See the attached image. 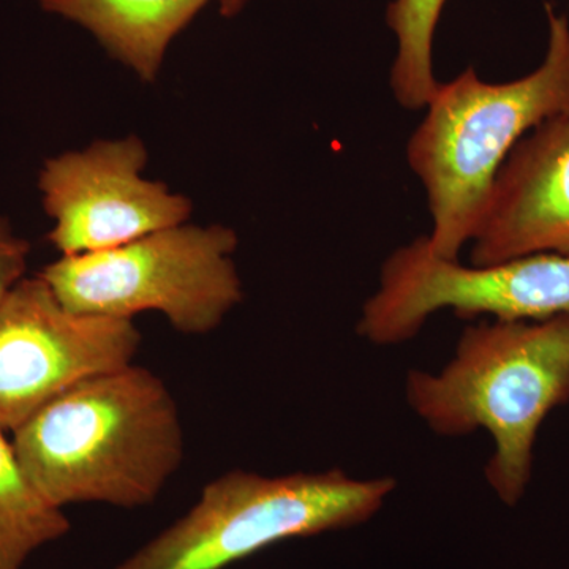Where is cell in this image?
Masks as SVG:
<instances>
[{"label":"cell","mask_w":569,"mask_h":569,"mask_svg":"<svg viewBox=\"0 0 569 569\" xmlns=\"http://www.w3.org/2000/svg\"><path fill=\"white\" fill-rule=\"evenodd\" d=\"M211 0H40L41 9L92 33L112 58L152 82L174 37Z\"/></svg>","instance_id":"obj_10"},{"label":"cell","mask_w":569,"mask_h":569,"mask_svg":"<svg viewBox=\"0 0 569 569\" xmlns=\"http://www.w3.org/2000/svg\"><path fill=\"white\" fill-rule=\"evenodd\" d=\"M236 249L231 228L187 222L104 252L61 257L40 276L71 312L122 320L159 312L174 331L204 336L244 298Z\"/></svg>","instance_id":"obj_5"},{"label":"cell","mask_w":569,"mask_h":569,"mask_svg":"<svg viewBox=\"0 0 569 569\" xmlns=\"http://www.w3.org/2000/svg\"><path fill=\"white\" fill-rule=\"evenodd\" d=\"M549 43L541 66L519 80L488 82L468 67L438 86L407 144L427 197L437 257L459 260L490 187L516 144L539 123L569 114V21L546 7Z\"/></svg>","instance_id":"obj_3"},{"label":"cell","mask_w":569,"mask_h":569,"mask_svg":"<svg viewBox=\"0 0 569 569\" xmlns=\"http://www.w3.org/2000/svg\"><path fill=\"white\" fill-rule=\"evenodd\" d=\"M406 399L437 436L485 429L493 443L486 479L515 507L530 485L539 427L569 402V313L467 326L440 372H408Z\"/></svg>","instance_id":"obj_2"},{"label":"cell","mask_w":569,"mask_h":569,"mask_svg":"<svg viewBox=\"0 0 569 569\" xmlns=\"http://www.w3.org/2000/svg\"><path fill=\"white\" fill-rule=\"evenodd\" d=\"M29 250V242L14 233L10 223L0 217V301L24 279Z\"/></svg>","instance_id":"obj_13"},{"label":"cell","mask_w":569,"mask_h":569,"mask_svg":"<svg viewBox=\"0 0 569 569\" xmlns=\"http://www.w3.org/2000/svg\"><path fill=\"white\" fill-rule=\"evenodd\" d=\"M133 320L71 312L43 277L21 279L0 301V430L28 419L86 378L132 365Z\"/></svg>","instance_id":"obj_7"},{"label":"cell","mask_w":569,"mask_h":569,"mask_svg":"<svg viewBox=\"0 0 569 569\" xmlns=\"http://www.w3.org/2000/svg\"><path fill=\"white\" fill-rule=\"evenodd\" d=\"M70 520L26 477L0 430V569H22L37 549L66 537Z\"/></svg>","instance_id":"obj_11"},{"label":"cell","mask_w":569,"mask_h":569,"mask_svg":"<svg viewBox=\"0 0 569 569\" xmlns=\"http://www.w3.org/2000/svg\"><path fill=\"white\" fill-rule=\"evenodd\" d=\"M459 317L539 321L569 313V254L535 253L475 266L437 257L427 236L395 250L380 269L356 331L373 346L408 342L438 310Z\"/></svg>","instance_id":"obj_6"},{"label":"cell","mask_w":569,"mask_h":569,"mask_svg":"<svg viewBox=\"0 0 569 569\" xmlns=\"http://www.w3.org/2000/svg\"><path fill=\"white\" fill-rule=\"evenodd\" d=\"M448 0H392L387 10L397 54L389 84L396 102L407 110H425L436 96L433 36Z\"/></svg>","instance_id":"obj_12"},{"label":"cell","mask_w":569,"mask_h":569,"mask_svg":"<svg viewBox=\"0 0 569 569\" xmlns=\"http://www.w3.org/2000/svg\"><path fill=\"white\" fill-rule=\"evenodd\" d=\"M216 2L219 3L220 13L223 17H231L242 10L247 0H216Z\"/></svg>","instance_id":"obj_14"},{"label":"cell","mask_w":569,"mask_h":569,"mask_svg":"<svg viewBox=\"0 0 569 569\" xmlns=\"http://www.w3.org/2000/svg\"><path fill=\"white\" fill-rule=\"evenodd\" d=\"M470 242L475 266L569 254V114L539 123L512 148Z\"/></svg>","instance_id":"obj_9"},{"label":"cell","mask_w":569,"mask_h":569,"mask_svg":"<svg viewBox=\"0 0 569 569\" xmlns=\"http://www.w3.org/2000/svg\"><path fill=\"white\" fill-rule=\"evenodd\" d=\"M11 443L29 481L61 509L148 507L186 447L170 388L133 362L67 389L14 430Z\"/></svg>","instance_id":"obj_1"},{"label":"cell","mask_w":569,"mask_h":569,"mask_svg":"<svg viewBox=\"0 0 569 569\" xmlns=\"http://www.w3.org/2000/svg\"><path fill=\"white\" fill-rule=\"evenodd\" d=\"M146 163L137 137L96 141L44 163L39 187L52 219L48 239L62 257L104 252L189 222L192 201L146 179Z\"/></svg>","instance_id":"obj_8"},{"label":"cell","mask_w":569,"mask_h":569,"mask_svg":"<svg viewBox=\"0 0 569 569\" xmlns=\"http://www.w3.org/2000/svg\"><path fill=\"white\" fill-rule=\"evenodd\" d=\"M395 478L342 470L264 477L231 470L212 479L182 518L114 569H223L284 539L348 529L377 515Z\"/></svg>","instance_id":"obj_4"}]
</instances>
